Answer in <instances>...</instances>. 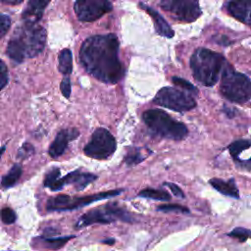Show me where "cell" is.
<instances>
[{
  "instance_id": "cell-23",
  "label": "cell",
  "mask_w": 251,
  "mask_h": 251,
  "mask_svg": "<svg viewBox=\"0 0 251 251\" xmlns=\"http://www.w3.org/2000/svg\"><path fill=\"white\" fill-rule=\"evenodd\" d=\"M145 158L146 154H143L140 148H129L125 156V162L128 166H134L142 162Z\"/></svg>"
},
{
  "instance_id": "cell-21",
  "label": "cell",
  "mask_w": 251,
  "mask_h": 251,
  "mask_svg": "<svg viewBox=\"0 0 251 251\" xmlns=\"http://www.w3.org/2000/svg\"><path fill=\"white\" fill-rule=\"evenodd\" d=\"M138 196L159 201H169L171 199V195L166 190L154 188H145L138 193Z\"/></svg>"
},
{
  "instance_id": "cell-26",
  "label": "cell",
  "mask_w": 251,
  "mask_h": 251,
  "mask_svg": "<svg viewBox=\"0 0 251 251\" xmlns=\"http://www.w3.org/2000/svg\"><path fill=\"white\" fill-rule=\"evenodd\" d=\"M0 218H1V221L6 224V225H11V224H14L17 220V215L15 213V211L11 208H3L1 211H0Z\"/></svg>"
},
{
  "instance_id": "cell-34",
  "label": "cell",
  "mask_w": 251,
  "mask_h": 251,
  "mask_svg": "<svg viewBox=\"0 0 251 251\" xmlns=\"http://www.w3.org/2000/svg\"><path fill=\"white\" fill-rule=\"evenodd\" d=\"M225 113H226V115L227 116V117H229V118H232L233 116H234V109H232V108H224V110H223Z\"/></svg>"
},
{
  "instance_id": "cell-14",
  "label": "cell",
  "mask_w": 251,
  "mask_h": 251,
  "mask_svg": "<svg viewBox=\"0 0 251 251\" xmlns=\"http://www.w3.org/2000/svg\"><path fill=\"white\" fill-rule=\"evenodd\" d=\"M226 9L230 16L251 26V1H230L226 3Z\"/></svg>"
},
{
  "instance_id": "cell-39",
  "label": "cell",
  "mask_w": 251,
  "mask_h": 251,
  "mask_svg": "<svg viewBox=\"0 0 251 251\" xmlns=\"http://www.w3.org/2000/svg\"><path fill=\"white\" fill-rule=\"evenodd\" d=\"M245 164H251V158H250L248 161H246V162H245Z\"/></svg>"
},
{
  "instance_id": "cell-20",
  "label": "cell",
  "mask_w": 251,
  "mask_h": 251,
  "mask_svg": "<svg viewBox=\"0 0 251 251\" xmlns=\"http://www.w3.org/2000/svg\"><path fill=\"white\" fill-rule=\"evenodd\" d=\"M21 176H22V167L19 164H15L11 168V170L8 172V174L2 177L1 186L5 189L14 186L16 182L19 180V178L21 177Z\"/></svg>"
},
{
  "instance_id": "cell-10",
  "label": "cell",
  "mask_w": 251,
  "mask_h": 251,
  "mask_svg": "<svg viewBox=\"0 0 251 251\" xmlns=\"http://www.w3.org/2000/svg\"><path fill=\"white\" fill-rule=\"evenodd\" d=\"M160 6L170 13L172 18L183 23H192L202 14L199 2L196 0H163Z\"/></svg>"
},
{
  "instance_id": "cell-2",
  "label": "cell",
  "mask_w": 251,
  "mask_h": 251,
  "mask_svg": "<svg viewBox=\"0 0 251 251\" xmlns=\"http://www.w3.org/2000/svg\"><path fill=\"white\" fill-rule=\"evenodd\" d=\"M46 30L38 25L25 24L18 26L7 45L10 59L22 63L37 56L45 46Z\"/></svg>"
},
{
  "instance_id": "cell-16",
  "label": "cell",
  "mask_w": 251,
  "mask_h": 251,
  "mask_svg": "<svg viewBox=\"0 0 251 251\" xmlns=\"http://www.w3.org/2000/svg\"><path fill=\"white\" fill-rule=\"evenodd\" d=\"M139 6L150 15V17L152 18V20L154 22V26H155L156 32L159 35L167 37V38H172L175 35L173 28L170 26V25L167 23V21L156 10H154L153 8H151L148 5H145L143 3H140Z\"/></svg>"
},
{
  "instance_id": "cell-24",
  "label": "cell",
  "mask_w": 251,
  "mask_h": 251,
  "mask_svg": "<svg viewBox=\"0 0 251 251\" xmlns=\"http://www.w3.org/2000/svg\"><path fill=\"white\" fill-rule=\"evenodd\" d=\"M172 81L174 84H176V86H179L183 89H185L186 91L194 94V95H197L199 93V90L196 86H194L191 82H189L188 80L182 78V77H178V76H173L172 77Z\"/></svg>"
},
{
  "instance_id": "cell-37",
  "label": "cell",
  "mask_w": 251,
  "mask_h": 251,
  "mask_svg": "<svg viewBox=\"0 0 251 251\" xmlns=\"http://www.w3.org/2000/svg\"><path fill=\"white\" fill-rule=\"evenodd\" d=\"M2 3H4V4H10V5H16V4L22 3V1H16V2H14V1H2Z\"/></svg>"
},
{
  "instance_id": "cell-31",
  "label": "cell",
  "mask_w": 251,
  "mask_h": 251,
  "mask_svg": "<svg viewBox=\"0 0 251 251\" xmlns=\"http://www.w3.org/2000/svg\"><path fill=\"white\" fill-rule=\"evenodd\" d=\"M8 82V70L4 62L0 59V90H2Z\"/></svg>"
},
{
  "instance_id": "cell-11",
  "label": "cell",
  "mask_w": 251,
  "mask_h": 251,
  "mask_svg": "<svg viewBox=\"0 0 251 251\" xmlns=\"http://www.w3.org/2000/svg\"><path fill=\"white\" fill-rule=\"evenodd\" d=\"M112 9L111 2L106 0H80L74 4V10L81 22H94Z\"/></svg>"
},
{
  "instance_id": "cell-33",
  "label": "cell",
  "mask_w": 251,
  "mask_h": 251,
  "mask_svg": "<svg viewBox=\"0 0 251 251\" xmlns=\"http://www.w3.org/2000/svg\"><path fill=\"white\" fill-rule=\"evenodd\" d=\"M164 185L168 186V187L172 190V192H173V194H174L175 196H176V197H178V198H184V197H185L183 191H182L176 184H175V183H173V182H165Z\"/></svg>"
},
{
  "instance_id": "cell-22",
  "label": "cell",
  "mask_w": 251,
  "mask_h": 251,
  "mask_svg": "<svg viewBox=\"0 0 251 251\" xmlns=\"http://www.w3.org/2000/svg\"><path fill=\"white\" fill-rule=\"evenodd\" d=\"M251 147V141L249 140H244V139H239V140H235L232 143H230L227 147L231 157L233 158V160H237L238 157L241 155V153L244 150H247L248 148Z\"/></svg>"
},
{
  "instance_id": "cell-28",
  "label": "cell",
  "mask_w": 251,
  "mask_h": 251,
  "mask_svg": "<svg viewBox=\"0 0 251 251\" xmlns=\"http://www.w3.org/2000/svg\"><path fill=\"white\" fill-rule=\"evenodd\" d=\"M60 178V169L59 168H53L51 169L44 177V186L49 187L52 185L55 181H57Z\"/></svg>"
},
{
  "instance_id": "cell-12",
  "label": "cell",
  "mask_w": 251,
  "mask_h": 251,
  "mask_svg": "<svg viewBox=\"0 0 251 251\" xmlns=\"http://www.w3.org/2000/svg\"><path fill=\"white\" fill-rule=\"evenodd\" d=\"M97 178V176L88 173H79L78 171H74L69 173L62 178H59L54 182L49 188L53 191L62 189L66 184H73L76 190L84 189L89 183L93 182Z\"/></svg>"
},
{
  "instance_id": "cell-8",
  "label": "cell",
  "mask_w": 251,
  "mask_h": 251,
  "mask_svg": "<svg viewBox=\"0 0 251 251\" xmlns=\"http://www.w3.org/2000/svg\"><path fill=\"white\" fill-rule=\"evenodd\" d=\"M153 102L176 112H186L196 106V101L190 94L169 86L161 88L155 95Z\"/></svg>"
},
{
  "instance_id": "cell-18",
  "label": "cell",
  "mask_w": 251,
  "mask_h": 251,
  "mask_svg": "<svg viewBox=\"0 0 251 251\" xmlns=\"http://www.w3.org/2000/svg\"><path fill=\"white\" fill-rule=\"evenodd\" d=\"M58 70L65 75H68L73 71V54L70 49H63L58 56Z\"/></svg>"
},
{
  "instance_id": "cell-36",
  "label": "cell",
  "mask_w": 251,
  "mask_h": 251,
  "mask_svg": "<svg viewBox=\"0 0 251 251\" xmlns=\"http://www.w3.org/2000/svg\"><path fill=\"white\" fill-rule=\"evenodd\" d=\"M102 243L104 244H108V245H113L115 243V239L114 238H109V239H106V240H103Z\"/></svg>"
},
{
  "instance_id": "cell-19",
  "label": "cell",
  "mask_w": 251,
  "mask_h": 251,
  "mask_svg": "<svg viewBox=\"0 0 251 251\" xmlns=\"http://www.w3.org/2000/svg\"><path fill=\"white\" fill-rule=\"evenodd\" d=\"M74 235L70 236H62V237H39L36 238L39 240L40 243H37L38 245H41L43 248L47 249H59L63 247L71 238H74Z\"/></svg>"
},
{
  "instance_id": "cell-27",
  "label": "cell",
  "mask_w": 251,
  "mask_h": 251,
  "mask_svg": "<svg viewBox=\"0 0 251 251\" xmlns=\"http://www.w3.org/2000/svg\"><path fill=\"white\" fill-rule=\"evenodd\" d=\"M158 211H162V212H179V213H183V214H189V209L181 206L179 204H165V205H161L157 208Z\"/></svg>"
},
{
  "instance_id": "cell-7",
  "label": "cell",
  "mask_w": 251,
  "mask_h": 251,
  "mask_svg": "<svg viewBox=\"0 0 251 251\" xmlns=\"http://www.w3.org/2000/svg\"><path fill=\"white\" fill-rule=\"evenodd\" d=\"M123 192L122 189H117V190H109V191H104L100 193H95L91 195H86L82 197H71L69 195L65 194H60L55 197L50 198L47 201L46 208L48 211H71L75 209L81 208L83 206L89 205L93 202L103 200L106 198H111L114 196H117Z\"/></svg>"
},
{
  "instance_id": "cell-15",
  "label": "cell",
  "mask_w": 251,
  "mask_h": 251,
  "mask_svg": "<svg viewBox=\"0 0 251 251\" xmlns=\"http://www.w3.org/2000/svg\"><path fill=\"white\" fill-rule=\"evenodd\" d=\"M49 4V1L42 0H30L27 2L26 7L23 11L22 18L25 24L37 25V22L42 18L45 7Z\"/></svg>"
},
{
  "instance_id": "cell-30",
  "label": "cell",
  "mask_w": 251,
  "mask_h": 251,
  "mask_svg": "<svg viewBox=\"0 0 251 251\" xmlns=\"http://www.w3.org/2000/svg\"><path fill=\"white\" fill-rule=\"evenodd\" d=\"M11 26V19L8 15L0 14V39L8 32Z\"/></svg>"
},
{
  "instance_id": "cell-32",
  "label": "cell",
  "mask_w": 251,
  "mask_h": 251,
  "mask_svg": "<svg viewBox=\"0 0 251 251\" xmlns=\"http://www.w3.org/2000/svg\"><path fill=\"white\" fill-rule=\"evenodd\" d=\"M60 89H61V92L63 93V95H64L66 98H69V97H70L72 87H71V80H70V78H69L68 76L64 77L63 80L61 81Z\"/></svg>"
},
{
  "instance_id": "cell-9",
  "label": "cell",
  "mask_w": 251,
  "mask_h": 251,
  "mask_svg": "<svg viewBox=\"0 0 251 251\" xmlns=\"http://www.w3.org/2000/svg\"><path fill=\"white\" fill-rule=\"evenodd\" d=\"M116 147V139L111 132L106 128L99 127L92 133L89 142L83 149V152L90 158L105 160L114 154Z\"/></svg>"
},
{
  "instance_id": "cell-13",
  "label": "cell",
  "mask_w": 251,
  "mask_h": 251,
  "mask_svg": "<svg viewBox=\"0 0 251 251\" xmlns=\"http://www.w3.org/2000/svg\"><path fill=\"white\" fill-rule=\"evenodd\" d=\"M79 132L76 128H66L62 129L57 133L56 138L49 147V155L52 158L60 157L66 151L68 144L71 140L75 139Z\"/></svg>"
},
{
  "instance_id": "cell-3",
  "label": "cell",
  "mask_w": 251,
  "mask_h": 251,
  "mask_svg": "<svg viewBox=\"0 0 251 251\" xmlns=\"http://www.w3.org/2000/svg\"><path fill=\"white\" fill-rule=\"evenodd\" d=\"M228 65L222 54L205 47L197 48L189 61L194 78L205 86L215 85Z\"/></svg>"
},
{
  "instance_id": "cell-17",
  "label": "cell",
  "mask_w": 251,
  "mask_h": 251,
  "mask_svg": "<svg viewBox=\"0 0 251 251\" xmlns=\"http://www.w3.org/2000/svg\"><path fill=\"white\" fill-rule=\"evenodd\" d=\"M209 183L220 193L229 196L232 198H239V191L236 186L234 178H230L228 180H224L222 178H211L209 180Z\"/></svg>"
},
{
  "instance_id": "cell-35",
  "label": "cell",
  "mask_w": 251,
  "mask_h": 251,
  "mask_svg": "<svg viewBox=\"0 0 251 251\" xmlns=\"http://www.w3.org/2000/svg\"><path fill=\"white\" fill-rule=\"evenodd\" d=\"M57 233V231L54 229V228H46L44 229V234H47V235H53Z\"/></svg>"
},
{
  "instance_id": "cell-6",
  "label": "cell",
  "mask_w": 251,
  "mask_h": 251,
  "mask_svg": "<svg viewBox=\"0 0 251 251\" xmlns=\"http://www.w3.org/2000/svg\"><path fill=\"white\" fill-rule=\"evenodd\" d=\"M117 220L126 223L133 222V218L126 210L119 207L116 203H110L103 207L95 208L84 213L77 220L75 227L79 229L93 224H110Z\"/></svg>"
},
{
  "instance_id": "cell-38",
  "label": "cell",
  "mask_w": 251,
  "mask_h": 251,
  "mask_svg": "<svg viewBox=\"0 0 251 251\" xmlns=\"http://www.w3.org/2000/svg\"><path fill=\"white\" fill-rule=\"evenodd\" d=\"M4 151H5V146H2V147L0 148V157H1V154H2Z\"/></svg>"
},
{
  "instance_id": "cell-25",
  "label": "cell",
  "mask_w": 251,
  "mask_h": 251,
  "mask_svg": "<svg viewBox=\"0 0 251 251\" xmlns=\"http://www.w3.org/2000/svg\"><path fill=\"white\" fill-rule=\"evenodd\" d=\"M229 237H233L238 239L240 242L246 241L249 237H251V230L245 227H235L230 232L226 234Z\"/></svg>"
},
{
  "instance_id": "cell-4",
  "label": "cell",
  "mask_w": 251,
  "mask_h": 251,
  "mask_svg": "<svg viewBox=\"0 0 251 251\" xmlns=\"http://www.w3.org/2000/svg\"><path fill=\"white\" fill-rule=\"evenodd\" d=\"M142 120L153 133L163 138L182 140L188 134L183 123L174 120L163 110L149 109L142 114Z\"/></svg>"
},
{
  "instance_id": "cell-5",
  "label": "cell",
  "mask_w": 251,
  "mask_h": 251,
  "mask_svg": "<svg viewBox=\"0 0 251 251\" xmlns=\"http://www.w3.org/2000/svg\"><path fill=\"white\" fill-rule=\"evenodd\" d=\"M220 92L230 102L246 103L251 98V79L228 65L221 77Z\"/></svg>"
},
{
  "instance_id": "cell-1",
  "label": "cell",
  "mask_w": 251,
  "mask_h": 251,
  "mask_svg": "<svg viewBox=\"0 0 251 251\" xmlns=\"http://www.w3.org/2000/svg\"><path fill=\"white\" fill-rule=\"evenodd\" d=\"M79 60L86 72L102 82L114 84L124 76V67L119 58V40L113 33L85 39L79 49Z\"/></svg>"
},
{
  "instance_id": "cell-29",
  "label": "cell",
  "mask_w": 251,
  "mask_h": 251,
  "mask_svg": "<svg viewBox=\"0 0 251 251\" xmlns=\"http://www.w3.org/2000/svg\"><path fill=\"white\" fill-rule=\"evenodd\" d=\"M34 153V148L30 143L25 142L18 151V158L26 159Z\"/></svg>"
}]
</instances>
